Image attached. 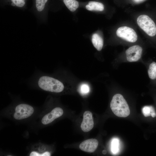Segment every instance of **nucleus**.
<instances>
[{"mask_svg":"<svg viewBox=\"0 0 156 156\" xmlns=\"http://www.w3.org/2000/svg\"><path fill=\"white\" fill-rule=\"evenodd\" d=\"M110 107L113 113L118 117H126L130 114L129 105L121 94H117L113 96Z\"/></svg>","mask_w":156,"mask_h":156,"instance_id":"nucleus-1","label":"nucleus"},{"mask_svg":"<svg viewBox=\"0 0 156 156\" xmlns=\"http://www.w3.org/2000/svg\"><path fill=\"white\" fill-rule=\"evenodd\" d=\"M137 23L140 27L150 36L156 34V25L152 19L146 15H140L138 18Z\"/></svg>","mask_w":156,"mask_h":156,"instance_id":"nucleus-2","label":"nucleus"},{"mask_svg":"<svg viewBox=\"0 0 156 156\" xmlns=\"http://www.w3.org/2000/svg\"><path fill=\"white\" fill-rule=\"evenodd\" d=\"M14 118L21 120L27 118L33 113L34 109L31 106L25 103H21L16 106L15 108Z\"/></svg>","mask_w":156,"mask_h":156,"instance_id":"nucleus-3","label":"nucleus"},{"mask_svg":"<svg viewBox=\"0 0 156 156\" xmlns=\"http://www.w3.org/2000/svg\"><path fill=\"white\" fill-rule=\"evenodd\" d=\"M116 34L118 36L130 42H135L138 39L137 35L134 30L127 26L119 28Z\"/></svg>","mask_w":156,"mask_h":156,"instance_id":"nucleus-4","label":"nucleus"},{"mask_svg":"<svg viewBox=\"0 0 156 156\" xmlns=\"http://www.w3.org/2000/svg\"><path fill=\"white\" fill-rule=\"evenodd\" d=\"M142 51V48L138 45L130 47L125 52L127 60L130 62L138 61L141 58Z\"/></svg>","mask_w":156,"mask_h":156,"instance_id":"nucleus-5","label":"nucleus"},{"mask_svg":"<svg viewBox=\"0 0 156 156\" xmlns=\"http://www.w3.org/2000/svg\"><path fill=\"white\" fill-rule=\"evenodd\" d=\"M63 114V111L62 108L59 107H55L43 117L41 122L44 125L48 124L61 116Z\"/></svg>","mask_w":156,"mask_h":156,"instance_id":"nucleus-6","label":"nucleus"},{"mask_svg":"<svg viewBox=\"0 0 156 156\" xmlns=\"http://www.w3.org/2000/svg\"><path fill=\"white\" fill-rule=\"evenodd\" d=\"M94 125L92 113L89 111H85L83 114V120L81 125V130L84 132H88L93 128Z\"/></svg>","mask_w":156,"mask_h":156,"instance_id":"nucleus-7","label":"nucleus"},{"mask_svg":"<svg viewBox=\"0 0 156 156\" xmlns=\"http://www.w3.org/2000/svg\"><path fill=\"white\" fill-rule=\"evenodd\" d=\"M98 143V141L96 139H88L82 142L79 145V148L82 151L92 153L96 149Z\"/></svg>","mask_w":156,"mask_h":156,"instance_id":"nucleus-8","label":"nucleus"},{"mask_svg":"<svg viewBox=\"0 0 156 156\" xmlns=\"http://www.w3.org/2000/svg\"><path fill=\"white\" fill-rule=\"evenodd\" d=\"M92 42L94 47L98 51L102 49L103 44V39L97 34H94L92 36Z\"/></svg>","mask_w":156,"mask_h":156,"instance_id":"nucleus-9","label":"nucleus"},{"mask_svg":"<svg viewBox=\"0 0 156 156\" xmlns=\"http://www.w3.org/2000/svg\"><path fill=\"white\" fill-rule=\"evenodd\" d=\"M86 8L90 11H101L103 10L104 7L101 3L94 1H89L86 6Z\"/></svg>","mask_w":156,"mask_h":156,"instance_id":"nucleus-10","label":"nucleus"},{"mask_svg":"<svg viewBox=\"0 0 156 156\" xmlns=\"http://www.w3.org/2000/svg\"><path fill=\"white\" fill-rule=\"evenodd\" d=\"M64 2L68 8L71 12H74L79 6L78 2L76 0H63Z\"/></svg>","mask_w":156,"mask_h":156,"instance_id":"nucleus-11","label":"nucleus"},{"mask_svg":"<svg viewBox=\"0 0 156 156\" xmlns=\"http://www.w3.org/2000/svg\"><path fill=\"white\" fill-rule=\"evenodd\" d=\"M149 78L152 80L156 79V62H152L150 65L148 70Z\"/></svg>","mask_w":156,"mask_h":156,"instance_id":"nucleus-12","label":"nucleus"},{"mask_svg":"<svg viewBox=\"0 0 156 156\" xmlns=\"http://www.w3.org/2000/svg\"><path fill=\"white\" fill-rule=\"evenodd\" d=\"M142 112L146 117L150 116L152 113H156L154 108L152 106H145L142 109Z\"/></svg>","mask_w":156,"mask_h":156,"instance_id":"nucleus-13","label":"nucleus"},{"mask_svg":"<svg viewBox=\"0 0 156 156\" xmlns=\"http://www.w3.org/2000/svg\"><path fill=\"white\" fill-rule=\"evenodd\" d=\"M90 88L89 86L86 83H83L80 86L79 91L83 95L86 94L90 92Z\"/></svg>","mask_w":156,"mask_h":156,"instance_id":"nucleus-14","label":"nucleus"},{"mask_svg":"<svg viewBox=\"0 0 156 156\" xmlns=\"http://www.w3.org/2000/svg\"><path fill=\"white\" fill-rule=\"evenodd\" d=\"M48 0H36V7L39 12L42 11L44 9L45 4Z\"/></svg>","mask_w":156,"mask_h":156,"instance_id":"nucleus-15","label":"nucleus"},{"mask_svg":"<svg viewBox=\"0 0 156 156\" xmlns=\"http://www.w3.org/2000/svg\"><path fill=\"white\" fill-rule=\"evenodd\" d=\"M118 141L117 139H114L112 142V152L114 153H116L118 150Z\"/></svg>","mask_w":156,"mask_h":156,"instance_id":"nucleus-16","label":"nucleus"},{"mask_svg":"<svg viewBox=\"0 0 156 156\" xmlns=\"http://www.w3.org/2000/svg\"><path fill=\"white\" fill-rule=\"evenodd\" d=\"M17 7H21L25 4V0H11Z\"/></svg>","mask_w":156,"mask_h":156,"instance_id":"nucleus-17","label":"nucleus"},{"mask_svg":"<svg viewBox=\"0 0 156 156\" xmlns=\"http://www.w3.org/2000/svg\"><path fill=\"white\" fill-rule=\"evenodd\" d=\"M50 153L48 152H46L42 154H40L38 153L33 151L31 152L30 154V156H50Z\"/></svg>","mask_w":156,"mask_h":156,"instance_id":"nucleus-18","label":"nucleus"},{"mask_svg":"<svg viewBox=\"0 0 156 156\" xmlns=\"http://www.w3.org/2000/svg\"><path fill=\"white\" fill-rule=\"evenodd\" d=\"M133 0L136 3H140L144 1V0Z\"/></svg>","mask_w":156,"mask_h":156,"instance_id":"nucleus-19","label":"nucleus"},{"mask_svg":"<svg viewBox=\"0 0 156 156\" xmlns=\"http://www.w3.org/2000/svg\"><path fill=\"white\" fill-rule=\"evenodd\" d=\"M102 153L103 154H105L106 153H107V151L106 150H104L103 151H102Z\"/></svg>","mask_w":156,"mask_h":156,"instance_id":"nucleus-20","label":"nucleus"},{"mask_svg":"<svg viewBox=\"0 0 156 156\" xmlns=\"http://www.w3.org/2000/svg\"><path fill=\"white\" fill-rule=\"evenodd\" d=\"M12 5L13 6H15V5H16L15 4L12 2Z\"/></svg>","mask_w":156,"mask_h":156,"instance_id":"nucleus-21","label":"nucleus"}]
</instances>
